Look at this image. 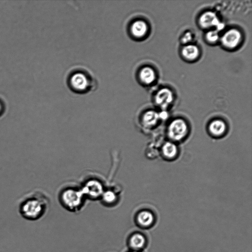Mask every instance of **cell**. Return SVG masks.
Returning a JSON list of instances; mask_svg holds the SVG:
<instances>
[{"label":"cell","instance_id":"obj_10","mask_svg":"<svg viewBox=\"0 0 252 252\" xmlns=\"http://www.w3.org/2000/svg\"><path fill=\"white\" fill-rule=\"evenodd\" d=\"M159 118V114L156 112L147 111L142 116L139 123L143 129H150L157 125Z\"/></svg>","mask_w":252,"mask_h":252},{"label":"cell","instance_id":"obj_16","mask_svg":"<svg viewBox=\"0 0 252 252\" xmlns=\"http://www.w3.org/2000/svg\"><path fill=\"white\" fill-rule=\"evenodd\" d=\"M182 54L186 59L194 60L198 57L199 50L196 46L189 44L183 47L182 50Z\"/></svg>","mask_w":252,"mask_h":252},{"label":"cell","instance_id":"obj_11","mask_svg":"<svg viewBox=\"0 0 252 252\" xmlns=\"http://www.w3.org/2000/svg\"><path fill=\"white\" fill-rule=\"evenodd\" d=\"M216 14L212 12H208L200 17L199 23L201 27L205 29L216 27L220 23Z\"/></svg>","mask_w":252,"mask_h":252},{"label":"cell","instance_id":"obj_18","mask_svg":"<svg viewBox=\"0 0 252 252\" xmlns=\"http://www.w3.org/2000/svg\"><path fill=\"white\" fill-rule=\"evenodd\" d=\"M206 38L210 42L215 43L217 42L219 39L218 31L217 30L210 31L207 33Z\"/></svg>","mask_w":252,"mask_h":252},{"label":"cell","instance_id":"obj_5","mask_svg":"<svg viewBox=\"0 0 252 252\" xmlns=\"http://www.w3.org/2000/svg\"><path fill=\"white\" fill-rule=\"evenodd\" d=\"M155 214L148 210L139 211L135 215V223L137 227L141 229H149L156 223Z\"/></svg>","mask_w":252,"mask_h":252},{"label":"cell","instance_id":"obj_6","mask_svg":"<svg viewBox=\"0 0 252 252\" xmlns=\"http://www.w3.org/2000/svg\"><path fill=\"white\" fill-rule=\"evenodd\" d=\"M148 240L144 234L139 232L132 233L128 237L127 244L129 250L142 252L147 246Z\"/></svg>","mask_w":252,"mask_h":252},{"label":"cell","instance_id":"obj_19","mask_svg":"<svg viewBox=\"0 0 252 252\" xmlns=\"http://www.w3.org/2000/svg\"><path fill=\"white\" fill-rule=\"evenodd\" d=\"M192 35L190 33L188 32L182 38L181 41L183 43H188L192 41Z\"/></svg>","mask_w":252,"mask_h":252},{"label":"cell","instance_id":"obj_14","mask_svg":"<svg viewBox=\"0 0 252 252\" xmlns=\"http://www.w3.org/2000/svg\"><path fill=\"white\" fill-rule=\"evenodd\" d=\"M148 27L146 23L142 20L135 21L131 26L132 34L136 38L144 37L147 33Z\"/></svg>","mask_w":252,"mask_h":252},{"label":"cell","instance_id":"obj_21","mask_svg":"<svg viewBox=\"0 0 252 252\" xmlns=\"http://www.w3.org/2000/svg\"><path fill=\"white\" fill-rule=\"evenodd\" d=\"M139 252V251H132V250H129L128 252Z\"/></svg>","mask_w":252,"mask_h":252},{"label":"cell","instance_id":"obj_1","mask_svg":"<svg viewBox=\"0 0 252 252\" xmlns=\"http://www.w3.org/2000/svg\"><path fill=\"white\" fill-rule=\"evenodd\" d=\"M49 206V200L46 194L39 191L34 192L22 198L19 201L18 210L23 218L35 221L44 216Z\"/></svg>","mask_w":252,"mask_h":252},{"label":"cell","instance_id":"obj_20","mask_svg":"<svg viewBox=\"0 0 252 252\" xmlns=\"http://www.w3.org/2000/svg\"><path fill=\"white\" fill-rule=\"evenodd\" d=\"M2 110V105H1V104H0V113H1Z\"/></svg>","mask_w":252,"mask_h":252},{"label":"cell","instance_id":"obj_2","mask_svg":"<svg viewBox=\"0 0 252 252\" xmlns=\"http://www.w3.org/2000/svg\"><path fill=\"white\" fill-rule=\"evenodd\" d=\"M61 206L68 211L77 213L80 211L87 199L80 187L68 185L63 187L58 194Z\"/></svg>","mask_w":252,"mask_h":252},{"label":"cell","instance_id":"obj_13","mask_svg":"<svg viewBox=\"0 0 252 252\" xmlns=\"http://www.w3.org/2000/svg\"><path fill=\"white\" fill-rule=\"evenodd\" d=\"M227 130L226 123L222 120L216 119L213 121L209 125V131L215 136L223 135Z\"/></svg>","mask_w":252,"mask_h":252},{"label":"cell","instance_id":"obj_12","mask_svg":"<svg viewBox=\"0 0 252 252\" xmlns=\"http://www.w3.org/2000/svg\"><path fill=\"white\" fill-rule=\"evenodd\" d=\"M72 86L77 90L84 91L89 86V81L87 77L82 73L74 74L71 78Z\"/></svg>","mask_w":252,"mask_h":252},{"label":"cell","instance_id":"obj_17","mask_svg":"<svg viewBox=\"0 0 252 252\" xmlns=\"http://www.w3.org/2000/svg\"><path fill=\"white\" fill-rule=\"evenodd\" d=\"M178 152L177 147L173 142H166L162 147V153L163 155L168 159L175 158Z\"/></svg>","mask_w":252,"mask_h":252},{"label":"cell","instance_id":"obj_15","mask_svg":"<svg viewBox=\"0 0 252 252\" xmlns=\"http://www.w3.org/2000/svg\"><path fill=\"white\" fill-rule=\"evenodd\" d=\"M139 78L143 83L150 84L155 81L156 76L155 71L152 68L147 67L141 70Z\"/></svg>","mask_w":252,"mask_h":252},{"label":"cell","instance_id":"obj_3","mask_svg":"<svg viewBox=\"0 0 252 252\" xmlns=\"http://www.w3.org/2000/svg\"><path fill=\"white\" fill-rule=\"evenodd\" d=\"M103 181L97 177H89L82 183L80 188L87 199L100 200L106 189Z\"/></svg>","mask_w":252,"mask_h":252},{"label":"cell","instance_id":"obj_9","mask_svg":"<svg viewBox=\"0 0 252 252\" xmlns=\"http://www.w3.org/2000/svg\"><path fill=\"white\" fill-rule=\"evenodd\" d=\"M174 100L173 93L168 88H163L158 92L155 96L156 105L162 109H166Z\"/></svg>","mask_w":252,"mask_h":252},{"label":"cell","instance_id":"obj_8","mask_svg":"<svg viewBox=\"0 0 252 252\" xmlns=\"http://www.w3.org/2000/svg\"><path fill=\"white\" fill-rule=\"evenodd\" d=\"M241 35L239 31L233 29L228 31L221 38L222 44L227 48H233L240 42Z\"/></svg>","mask_w":252,"mask_h":252},{"label":"cell","instance_id":"obj_7","mask_svg":"<svg viewBox=\"0 0 252 252\" xmlns=\"http://www.w3.org/2000/svg\"><path fill=\"white\" fill-rule=\"evenodd\" d=\"M120 190L116 187L106 188L101 198L102 204L108 208H113L117 206L120 199Z\"/></svg>","mask_w":252,"mask_h":252},{"label":"cell","instance_id":"obj_4","mask_svg":"<svg viewBox=\"0 0 252 252\" xmlns=\"http://www.w3.org/2000/svg\"><path fill=\"white\" fill-rule=\"evenodd\" d=\"M189 129L187 123L183 119H176L169 125L168 135L174 141H180L187 136Z\"/></svg>","mask_w":252,"mask_h":252}]
</instances>
